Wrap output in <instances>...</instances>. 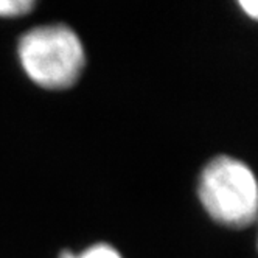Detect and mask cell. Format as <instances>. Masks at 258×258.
Masks as SVG:
<instances>
[{
    "instance_id": "6da1fadb",
    "label": "cell",
    "mask_w": 258,
    "mask_h": 258,
    "mask_svg": "<svg viewBox=\"0 0 258 258\" xmlns=\"http://www.w3.org/2000/svg\"><path fill=\"white\" fill-rule=\"evenodd\" d=\"M19 58L27 75L45 89L72 86L84 67L81 41L66 25H44L25 33Z\"/></svg>"
},
{
    "instance_id": "3957f363",
    "label": "cell",
    "mask_w": 258,
    "mask_h": 258,
    "mask_svg": "<svg viewBox=\"0 0 258 258\" xmlns=\"http://www.w3.org/2000/svg\"><path fill=\"white\" fill-rule=\"evenodd\" d=\"M34 7L30 0H0V16L13 17L28 13Z\"/></svg>"
},
{
    "instance_id": "7a4b0ae2",
    "label": "cell",
    "mask_w": 258,
    "mask_h": 258,
    "mask_svg": "<svg viewBox=\"0 0 258 258\" xmlns=\"http://www.w3.org/2000/svg\"><path fill=\"white\" fill-rule=\"evenodd\" d=\"M199 198L219 224L246 227L255 221L256 180L247 165L233 157L219 156L204 168L199 179Z\"/></svg>"
},
{
    "instance_id": "5b68a950",
    "label": "cell",
    "mask_w": 258,
    "mask_h": 258,
    "mask_svg": "<svg viewBox=\"0 0 258 258\" xmlns=\"http://www.w3.org/2000/svg\"><path fill=\"white\" fill-rule=\"evenodd\" d=\"M239 5H241V8L252 17V19H256V10H258L256 2L250 0V2H239Z\"/></svg>"
},
{
    "instance_id": "277c9868",
    "label": "cell",
    "mask_w": 258,
    "mask_h": 258,
    "mask_svg": "<svg viewBox=\"0 0 258 258\" xmlns=\"http://www.w3.org/2000/svg\"><path fill=\"white\" fill-rule=\"evenodd\" d=\"M61 258H121L120 256V253L115 250V249H112L110 246H106V244H97V246H94V247H90V249H87L84 253H81V255H72V253H69V252H66V253H62V256Z\"/></svg>"
}]
</instances>
